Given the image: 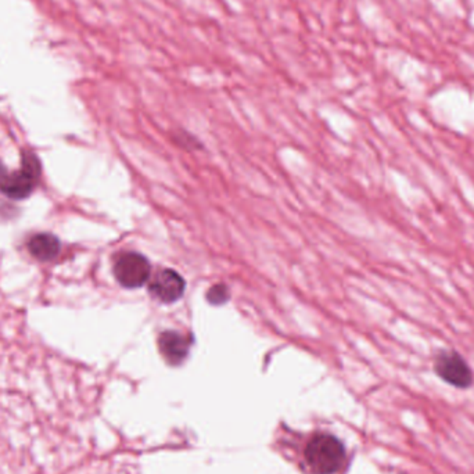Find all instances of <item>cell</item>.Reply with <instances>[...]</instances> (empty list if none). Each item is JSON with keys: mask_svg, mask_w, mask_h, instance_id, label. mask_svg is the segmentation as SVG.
<instances>
[{"mask_svg": "<svg viewBox=\"0 0 474 474\" xmlns=\"http://www.w3.org/2000/svg\"><path fill=\"white\" fill-rule=\"evenodd\" d=\"M305 463L313 474H335L345 462V448L335 436L316 434L305 448Z\"/></svg>", "mask_w": 474, "mask_h": 474, "instance_id": "obj_1", "label": "cell"}, {"mask_svg": "<svg viewBox=\"0 0 474 474\" xmlns=\"http://www.w3.org/2000/svg\"><path fill=\"white\" fill-rule=\"evenodd\" d=\"M40 179V163L34 153H23L21 168L7 172L0 161V192L10 199L23 200L34 192Z\"/></svg>", "mask_w": 474, "mask_h": 474, "instance_id": "obj_2", "label": "cell"}, {"mask_svg": "<svg viewBox=\"0 0 474 474\" xmlns=\"http://www.w3.org/2000/svg\"><path fill=\"white\" fill-rule=\"evenodd\" d=\"M434 372L449 386L469 388L474 383V373L468 361L455 349H442L433 362Z\"/></svg>", "mask_w": 474, "mask_h": 474, "instance_id": "obj_3", "label": "cell"}, {"mask_svg": "<svg viewBox=\"0 0 474 474\" xmlns=\"http://www.w3.org/2000/svg\"><path fill=\"white\" fill-rule=\"evenodd\" d=\"M151 273L149 260L135 251L122 253L114 262V276L117 282L127 289H137L144 286Z\"/></svg>", "mask_w": 474, "mask_h": 474, "instance_id": "obj_4", "label": "cell"}, {"mask_svg": "<svg viewBox=\"0 0 474 474\" xmlns=\"http://www.w3.org/2000/svg\"><path fill=\"white\" fill-rule=\"evenodd\" d=\"M149 290L156 300L164 304H172L180 300V297L183 296L185 280L173 270H163L150 282Z\"/></svg>", "mask_w": 474, "mask_h": 474, "instance_id": "obj_5", "label": "cell"}, {"mask_svg": "<svg viewBox=\"0 0 474 474\" xmlns=\"http://www.w3.org/2000/svg\"><path fill=\"white\" fill-rule=\"evenodd\" d=\"M192 345V340L183 333L168 330L160 335L158 347L163 357L170 362V365H179L189 354Z\"/></svg>", "mask_w": 474, "mask_h": 474, "instance_id": "obj_6", "label": "cell"}, {"mask_svg": "<svg viewBox=\"0 0 474 474\" xmlns=\"http://www.w3.org/2000/svg\"><path fill=\"white\" fill-rule=\"evenodd\" d=\"M28 251L39 261L54 260L62 250V243L52 233H37L28 240Z\"/></svg>", "mask_w": 474, "mask_h": 474, "instance_id": "obj_7", "label": "cell"}, {"mask_svg": "<svg viewBox=\"0 0 474 474\" xmlns=\"http://www.w3.org/2000/svg\"><path fill=\"white\" fill-rule=\"evenodd\" d=\"M229 289L225 284H215L207 293V300L212 305L225 304L229 300Z\"/></svg>", "mask_w": 474, "mask_h": 474, "instance_id": "obj_8", "label": "cell"}]
</instances>
